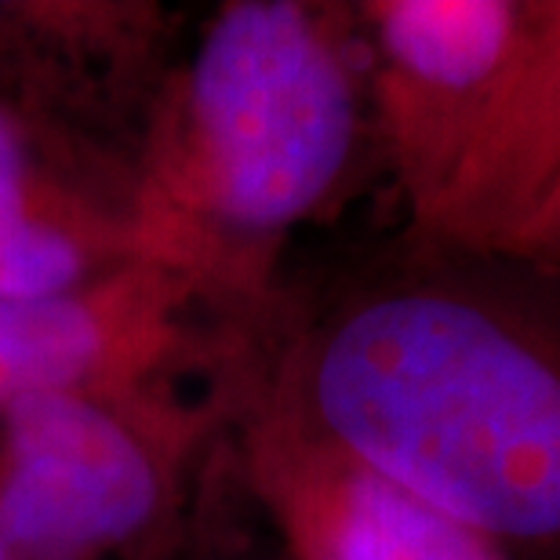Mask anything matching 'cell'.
<instances>
[{
	"instance_id": "8992f818",
	"label": "cell",
	"mask_w": 560,
	"mask_h": 560,
	"mask_svg": "<svg viewBox=\"0 0 560 560\" xmlns=\"http://www.w3.org/2000/svg\"><path fill=\"white\" fill-rule=\"evenodd\" d=\"M299 452L280 480L306 560H510L477 528L320 433L310 430Z\"/></svg>"
},
{
	"instance_id": "ba28073f",
	"label": "cell",
	"mask_w": 560,
	"mask_h": 560,
	"mask_svg": "<svg viewBox=\"0 0 560 560\" xmlns=\"http://www.w3.org/2000/svg\"><path fill=\"white\" fill-rule=\"evenodd\" d=\"M81 270V259L59 233L40 230L22 208V150L0 117V299H59Z\"/></svg>"
},
{
	"instance_id": "30bf717a",
	"label": "cell",
	"mask_w": 560,
	"mask_h": 560,
	"mask_svg": "<svg viewBox=\"0 0 560 560\" xmlns=\"http://www.w3.org/2000/svg\"><path fill=\"white\" fill-rule=\"evenodd\" d=\"M0 560H4V550H0Z\"/></svg>"
},
{
	"instance_id": "7a4b0ae2",
	"label": "cell",
	"mask_w": 560,
	"mask_h": 560,
	"mask_svg": "<svg viewBox=\"0 0 560 560\" xmlns=\"http://www.w3.org/2000/svg\"><path fill=\"white\" fill-rule=\"evenodd\" d=\"M186 117L197 205L233 241H270L320 211L364 131L350 55L299 0L219 11L189 70Z\"/></svg>"
},
{
	"instance_id": "6da1fadb",
	"label": "cell",
	"mask_w": 560,
	"mask_h": 560,
	"mask_svg": "<svg viewBox=\"0 0 560 560\" xmlns=\"http://www.w3.org/2000/svg\"><path fill=\"white\" fill-rule=\"evenodd\" d=\"M299 394L510 560H560V262L408 226L313 328Z\"/></svg>"
},
{
	"instance_id": "5b68a950",
	"label": "cell",
	"mask_w": 560,
	"mask_h": 560,
	"mask_svg": "<svg viewBox=\"0 0 560 560\" xmlns=\"http://www.w3.org/2000/svg\"><path fill=\"white\" fill-rule=\"evenodd\" d=\"M560 183V0H535L528 37L452 189L419 230L506 252Z\"/></svg>"
},
{
	"instance_id": "277c9868",
	"label": "cell",
	"mask_w": 560,
	"mask_h": 560,
	"mask_svg": "<svg viewBox=\"0 0 560 560\" xmlns=\"http://www.w3.org/2000/svg\"><path fill=\"white\" fill-rule=\"evenodd\" d=\"M4 535L40 557H73L136 535L161 502L145 447L106 411L59 389L11 400Z\"/></svg>"
},
{
	"instance_id": "3957f363",
	"label": "cell",
	"mask_w": 560,
	"mask_h": 560,
	"mask_svg": "<svg viewBox=\"0 0 560 560\" xmlns=\"http://www.w3.org/2000/svg\"><path fill=\"white\" fill-rule=\"evenodd\" d=\"M386 156L411 226L433 219L528 37L535 0L364 4Z\"/></svg>"
},
{
	"instance_id": "9c48e42d",
	"label": "cell",
	"mask_w": 560,
	"mask_h": 560,
	"mask_svg": "<svg viewBox=\"0 0 560 560\" xmlns=\"http://www.w3.org/2000/svg\"><path fill=\"white\" fill-rule=\"evenodd\" d=\"M506 252H524V255H539V259L560 262V183L553 186V194L542 200V208L535 211L524 233Z\"/></svg>"
},
{
	"instance_id": "52a82bcc",
	"label": "cell",
	"mask_w": 560,
	"mask_h": 560,
	"mask_svg": "<svg viewBox=\"0 0 560 560\" xmlns=\"http://www.w3.org/2000/svg\"><path fill=\"white\" fill-rule=\"evenodd\" d=\"M98 350L95 320L62 299H0V400L62 389Z\"/></svg>"
}]
</instances>
